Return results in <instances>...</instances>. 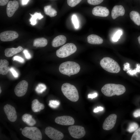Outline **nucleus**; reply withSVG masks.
<instances>
[{
  "mask_svg": "<svg viewBox=\"0 0 140 140\" xmlns=\"http://www.w3.org/2000/svg\"><path fill=\"white\" fill-rule=\"evenodd\" d=\"M125 91V88L123 85L114 83L106 84L101 89L102 93L108 97H111L115 95H120L124 93Z\"/></svg>",
  "mask_w": 140,
  "mask_h": 140,
  "instance_id": "f257e3e1",
  "label": "nucleus"
},
{
  "mask_svg": "<svg viewBox=\"0 0 140 140\" xmlns=\"http://www.w3.org/2000/svg\"><path fill=\"white\" fill-rule=\"evenodd\" d=\"M80 67L77 63L73 61H68L61 64L59 70L62 74L70 76L78 73L80 70Z\"/></svg>",
  "mask_w": 140,
  "mask_h": 140,
  "instance_id": "f03ea898",
  "label": "nucleus"
},
{
  "mask_svg": "<svg viewBox=\"0 0 140 140\" xmlns=\"http://www.w3.org/2000/svg\"><path fill=\"white\" fill-rule=\"evenodd\" d=\"M61 90L65 96L71 101L75 102L79 100L78 91L74 85L68 83H65L62 85Z\"/></svg>",
  "mask_w": 140,
  "mask_h": 140,
  "instance_id": "7ed1b4c3",
  "label": "nucleus"
},
{
  "mask_svg": "<svg viewBox=\"0 0 140 140\" xmlns=\"http://www.w3.org/2000/svg\"><path fill=\"white\" fill-rule=\"evenodd\" d=\"M100 64L104 70L111 73H117L120 71V67L118 64L109 57L103 58L100 61Z\"/></svg>",
  "mask_w": 140,
  "mask_h": 140,
  "instance_id": "20e7f679",
  "label": "nucleus"
},
{
  "mask_svg": "<svg viewBox=\"0 0 140 140\" xmlns=\"http://www.w3.org/2000/svg\"><path fill=\"white\" fill-rule=\"evenodd\" d=\"M22 134L24 136L32 140H41L42 136L39 129L36 127H26Z\"/></svg>",
  "mask_w": 140,
  "mask_h": 140,
  "instance_id": "39448f33",
  "label": "nucleus"
},
{
  "mask_svg": "<svg viewBox=\"0 0 140 140\" xmlns=\"http://www.w3.org/2000/svg\"><path fill=\"white\" fill-rule=\"evenodd\" d=\"M76 50V47L75 44L72 43H68L57 50L56 54L59 58H66L74 53Z\"/></svg>",
  "mask_w": 140,
  "mask_h": 140,
  "instance_id": "423d86ee",
  "label": "nucleus"
},
{
  "mask_svg": "<svg viewBox=\"0 0 140 140\" xmlns=\"http://www.w3.org/2000/svg\"><path fill=\"white\" fill-rule=\"evenodd\" d=\"M68 130L71 136L75 138H81L86 134L84 128L81 126H71L68 128Z\"/></svg>",
  "mask_w": 140,
  "mask_h": 140,
  "instance_id": "0eeeda50",
  "label": "nucleus"
},
{
  "mask_svg": "<svg viewBox=\"0 0 140 140\" xmlns=\"http://www.w3.org/2000/svg\"><path fill=\"white\" fill-rule=\"evenodd\" d=\"M45 132L48 137L53 140H60L64 137L61 132L50 127L46 128Z\"/></svg>",
  "mask_w": 140,
  "mask_h": 140,
  "instance_id": "6e6552de",
  "label": "nucleus"
},
{
  "mask_svg": "<svg viewBox=\"0 0 140 140\" xmlns=\"http://www.w3.org/2000/svg\"><path fill=\"white\" fill-rule=\"evenodd\" d=\"M28 83L25 80H23L18 83L15 86L14 91L16 95L21 97L26 93L27 89Z\"/></svg>",
  "mask_w": 140,
  "mask_h": 140,
  "instance_id": "1a4fd4ad",
  "label": "nucleus"
},
{
  "mask_svg": "<svg viewBox=\"0 0 140 140\" xmlns=\"http://www.w3.org/2000/svg\"><path fill=\"white\" fill-rule=\"evenodd\" d=\"M4 110L9 121L13 122L16 121L17 115L15 109L13 107L9 104H6L4 107Z\"/></svg>",
  "mask_w": 140,
  "mask_h": 140,
  "instance_id": "9d476101",
  "label": "nucleus"
},
{
  "mask_svg": "<svg viewBox=\"0 0 140 140\" xmlns=\"http://www.w3.org/2000/svg\"><path fill=\"white\" fill-rule=\"evenodd\" d=\"M18 33L13 31H6L0 34V40L3 41H10L17 38L18 37Z\"/></svg>",
  "mask_w": 140,
  "mask_h": 140,
  "instance_id": "9b49d317",
  "label": "nucleus"
},
{
  "mask_svg": "<svg viewBox=\"0 0 140 140\" xmlns=\"http://www.w3.org/2000/svg\"><path fill=\"white\" fill-rule=\"evenodd\" d=\"M117 118L116 115L112 114L109 115L105 120L102 126L103 129L108 130L112 129L114 126Z\"/></svg>",
  "mask_w": 140,
  "mask_h": 140,
  "instance_id": "f8f14e48",
  "label": "nucleus"
},
{
  "mask_svg": "<svg viewBox=\"0 0 140 140\" xmlns=\"http://www.w3.org/2000/svg\"><path fill=\"white\" fill-rule=\"evenodd\" d=\"M55 122L62 125H73L74 123V121L72 117L67 116H58L55 120Z\"/></svg>",
  "mask_w": 140,
  "mask_h": 140,
  "instance_id": "ddd939ff",
  "label": "nucleus"
},
{
  "mask_svg": "<svg viewBox=\"0 0 140 140\" xmlns=\"http://www.w3.org/2000/svg\"><path fill=\"white\" fill-rule=\"evenodd\" d=\"M93 14L96 16L106 17L109 15V10L106 7L97 6L94 7L92 10Z\"/></svg>",
  "mask_w": 140,
  "mask_h": 140,
  "instance_id": "4468645a",
  "label": "nucleus"
},
{
  "mask_svg": "<svg viewBox=\"0 0 140 140\" xmlns=\"http://www.w3.org/2000/svg\"><path fill=\"white\" fill-rule=\"evenodd\" d=\"M19 7L18 2L14 0L10 1L8 2L7 6L6 12L7 16L9 17H12Z\"/></svg>",
  "mask_w": 140,
  "mask_h": 140,
  "instance_id": "2eb2a0df",
  "label": "nucleus"
},
{
  "mask_svg": "<svg viewBox=\"0 0 140 140\" xmlns=\"http://www.w3.org/2000/svg\"><path fill=\"white\" fill-rule=\"evenodd\" d=\"M125 12L124 9L122 5H115L114 7L111 11L112 17L115 19L119 16H123Z\"/></svg>",
  "mask_w": 140,
  "mask_h": 140,
  "instance_id": "dca6fc26",
  "label": "nucleus"
},
{
  "mask_svg": "<svg viewBox=\"0 0 140 140\" xmlns=\"http://www.w3.org/2000/svg\"><path fill=\"white\" fill-rule=\"evenodd\" d=\"M66 41V37L62 35H59L55 37L52 42V45L56 47L64 44Z\"/></svg>",
  "mask_w": 140,
  "mask_h": 140,
  "instance_id": "f3484780",
  "label": "nucleus"
},
{
  "mask_svg": "<svg viewBox=\"0 0 140 140\" xmlns=\"http://www.w3.org/2000/svg\"><path fill=\"white\" fill-rule=\"evenodd\" d=\"M87 39L88 42L91 44H101L103 42V39L96 34H91L88 36Z\"/></svg>",
  "mask_w": 140,
  "mask_h": 140,
  "instance_id": "a211bd4d",
  "label": "nucleus"
},
{
  "mask_svg": "<svg viewBox=\"0 0 140 140\" xmlns=\"http://www.w3.org/2000/svg\"><path fill=\"white\" fill-rule=\"evenodd\" d=\"M8 61L5 59L0 60V74L4 75H6L10 71Z\"/></svg>",
  "mask_w": 140,
  "mask_h": 140,
  "instance_id": "6ab92c4d",
  "label": "nucleus"
},
{
  "mask_svg": "<svg viewBox=\"0 0 140 140\" xmlns=\"http://www.w3.org/2000/svg\"><path fill=\"white\" fill-rule=\"evenodd\" d=\"M23 49V48L20 46L16 48L13 47L7 48L4 50L5 55L7 57H11L21 52Z\"/></svg>",
  "mask_w": 140,
  "mask_h": 140,
  "instance_id": "aec40b11",
  "label": "nucleus"
},
{
  "mask_svg": "<svg viewBox=\"0 0 140 140\" xmlns=\"http://www.w3.org/2000/svg\"><path fill=\"white\" fill-rule=\"evenodd\" d=\"M32 103V109L34 112L40 111L41 110L45 108L44 105L40 103L37 99L34 100Z\"/></svg>",
  "mask_w": 140,
  "mask_h": 140,
  "instance_id": "412c9836",
  "label": "nucleus"
},
{
  "mask_svg": "<svg viewBox=\"0 0 140 140\" xmlns=\"http://www.w3.org/2000/svg\"><path fill=\"white\" fill-rule=\"evenodd\" d=\"M22 121L27 125L30 126H32L36 123L35 120L32 117V116L29 114H25L22 117Z\"/></svg>",
  "mask_w": 140,
  "mask_h": 140,
  "instance_id": "4be33fe9",
  "label": "nucleus"
},
{
  "mask_svg": "<svg viewBox=\"0 0 140 140\" xmlns=\"http://www.w3.org/2000/svg\"><path fill=\"white\" fill-rule=\"evenodd\" d=\"M47 41L44 38H40L35 39L33 41V46L36 47H42L47 44Z\"/></svg>",
  "mask_w": 140,
  "mask_h": 140,
  "instance_id": "5701e85b",
  "label": "nucleus"
},
{
  "mask_svg": "<svg viewBox=\"0 0 140 140\" xmlns=\"http://www.w3.org/2000/svg\"><path fill=\"white\" fill-rule=\"evenodd\" d=\"M130 16L131 19L136 24L140 25V15L138 12L132 11L130 13Z\"/></svg>",
  "mask_w": 140,
  "mask_h": 140,
  "instance_id": "b1692460",
  "label": "nucleus"
},
{
  "mask_svg": "<svg viewBox=\"0 0 140 140\" xmlns=\"http://www.w3.org/2000/svg\"><path fill=\"white\" fill-rule=\"evenodd\" d=\"M44 10L45 13L51 17H54L57 15V11L52 8L50 5L45 6L44 8Z\"/></svg>",
  "mask_w": 140,
  "mask_h": 140,
  "instance_id": "393cba45",
  "label": "nucleus"
},
{
  "mask_svg": "<svg viewBox=\"0 0 140 140\" xmlns=\"http://www.w3.org/2000/svg\"><path fill=\"white\" fill-rule=\"evenodd\" d=\"M31 16L30 20L31 23L30 24L33 25H36L37 23V19L40 20L44 17L43 15H42L40 12H36L33 15L30 13Z\"/></svg>",
  "mask_w": 140,
  "mask_h": 140,
  "instance_id": "a878e982",
  "label": "nucleus"
},
{
  "mask_svg": "<svg viewBox=\"0 0 140 140\" xmlns=\"http://www.w3.org/2000/svg\"><path fill=\"white\" fill-rule=\"evenodd\" d=\"M138 127V124L136 123L133 122L129 124L127 129V131L131 133L136 130Z\"/></svg>",
  "mask_w": 140,
  "mask_h": 140,
  "instance_id": "bb28decb",
  "label": "nucleus"
},
{
  "mask_svg": "<svg viewBox=\"0 0 140 140\" xmlns=\"http://www.w3.org/2000/svg\"><path fill=\"white\" fill-rule=\"evenodd\" d=\"M46 89L45 85L43 84L40 83L36 87V91L39 93H41L45 91Z\"/></svg>",
  "mask_w": 140,
  "mask_h": 140,
  "instance_id": "cd10ccee",
  "label": "nucleus"
},
{
  "mask_svg": "<svg viewBox=\"0 0 140 140\" xmlns=\"http://www.w3.org/2000/svg\"><path fill=\"white\" fill-rule=\"evenodd\" d=\"M131 140H140V128L136 130L132 135Z\"/></svg>",
  "mask_w": 140,
  "mask_h": 140,
  "instance_id": "c85d7f7f",
  "label": "nucleus"
},
{
  "mask_svg": "<svg viewBox=\"0 0 140 140\" xmlns=\"http://www.w3.org/2000/svg\"><path fill=\"white\" fill-rule=\"evenodd\" d=\"M60 104V102L58 100H51L49 101V105L52 108H55L59 106Z\"/></svg>",
  "mask_w": 140,
  "mask_h": 140,
  "instance_id": "c756f323",
  "label": "nucleus"
},
{
  "mask_svg": "<svg viewBox=\"0 0 140 140\" xmlns=\"http://www.w3.org/2000/svg\"><path fill=\"white\" fill-rule=\"evenodd\" d=\"M122 34V31L119 30L117 31L113 36L112 38L114 42L117 41Z\"/></svg>",
  "mask_w": 140,
  "mask_h": 140,
  "instance_id": "7c9ffc66",
  "label": "nucleus"
},
{
  "mask_svg": "<svg viewBox=\"0 0 140 140\" xmlns=\"http://www.w3.org/2000/svg\"><path fill=\"white\" fill-rule=\"evenodd\" d=\"M82 0H67L68 5L70 7H73L79 4Z\"/></svg>",
  "mask_w": 140,
  "mask_h": 140,
  "instance_id": "2f4dec72",
  "label": "nucleus"
},
{
  "mask_svg": "<svg viewBox=\"0 0 140 140\" xmlns=\"http://www.w3.org/2000/svg\"><path fill=\"white\" fill-rule=\"evenodd\" d=\"M72 23L76 29H78L79 27V23L76 16L75 15H72Z\"/></svg>",
  "mask_w": 140,
  "mask_h": 140,
  "instance_id": "473e14b6",
  "label": "nucleus"
},
{
  "mask_svg": "<svg viewBox=\"0 0 140 140\" xmlns=\"http://www.w3.org/2000/svg\"><path fill=\"white\" fill-rule=\"evenodd\" d=\"M136 68L133 70H130L127 71V73H129L131 75H133L136 73L137 72H140V65L139 64L137 65Z\"/></svg>",
  "mask_w": 140,
  "mask_h": 140,
  "instance_id": "72a5a7b5",
  "label": "nucleus"
},
{
  "mask_svg": "<svg viewBox=\"0 0 140 140\" xmlns=\"http://www.w3.org/2000/svg\"><path fill=\"white\" fill-rule=\"evenodd\" d=\"M103 0H87L88 3L90 4L96 5L101 3Z\"/></svg>",
  "mask_w": 140,
  "mask_h": 140,
  "instance_id": "f704fd0d",
  "label": "nucleus"
},
{
  "mask_svg": "<svg viewBox=\"0 0 140 140\" xmlns=\"http://www.w3.org/2000/svg\"><path fill=\"white\" fill-rule=\"evenodd\" d=\"M23 52L25 55V58L26 59H29L31 58V56L27 50L25 49L24 50Z\"/></svg>",
  "mask_w": 140,
  "mask_h": 140,
  "instance_id": "c9c22d12",
  "label": "nucleus"
},
{
  "mask_svg": "<svg viewBox=\"0 0 140 140\" xmlns=\"http://www.w3.org/2000/svg\"><path fill=\"white\" fill-rule=\"evenodd\" d=\"M13 61L16 60L21 63H24V59L22 57L18 56H15L13 58Z\"/></svg>",
  "mask_w": 140,
  "mask_h": 140,
  "instance_id": "e433bc0d",
  "label": "nucleus"
},
{
  "mask_svg": "<svg viewBox=\"0 0 140 140\" xmlns=\"http://www.w3.org/2000/svg\"><path fill=\"white\" fill-rule=\"evenodd\" d=\"M10 71L14 77L17 78L18 77V74L13 68L11 67Z\"/></svg>",
  "mask_w": 140,
  "mask_h": 140,
  "instance_id": "4c0bfd02",
  "label": "nucleus"
},
{
  "mask_svg": "<svg viewBox=\"0 0 140 140\" xmlns=\"http://www.w3.org/2000/svg\"><path fill=\"white\" fill-rule=\"evenodd\" d=\"M133 115L136 118L140 116V109L135 110L133 113Z\"/></svg>",
  "mask_w": 140,
  "mask_h": 140,
  "instance_id": "58836bf2",
  "label": "nucleus"
},
{
  "mask_svg": "<svg viewBox=\"0 0 140 140\" xmlns=\"http://www.w3.org/2000/svg\"><path fill=\"white\" fill-rule=\"evenodd\" d=\"M104 109L103 107L100 106L98 107L97 108H95L93 110V112L95 113L98 112L99 111H101Z\"/></svg>",
  "mask_w": 140,
  "mask_h": 140,
  "instance_id": "ea45409f",
  "label": "nucleus"
},
{
  "mask_svg": "<svg viewBox=\"0 0 140 140\" xmlns=\"http://www.w3.org/2000/svg\"><path fill=\"white\" fill-rule=\"evenodd\" d=\"M9 0H0V5L3 6L6 5L8 2Z\"/></svg>",
  "mask_w": 140,
  "mask_h": 140,
  "instance_id": "a19ab883",
  "label": "nucleus"
},
{
  "mask_svg": "<svg viewBox=\"0 0 140 140\" xmlns=\"http://www.w3.org/2000/svg\"><path fill=\"white\" fill-rule=\"evenodd\" d=\"M97 96V94L95 93L92 94H89L88 95V98H90L92 99L93 98L96 97Z\"/></svg>",
  "mask_w": 140,
  "mask_h": 140,
  "instance_id": "79ce46f5",
  "label": "nucleus"
},
{
  "mask_svg": "<svg viewBox=\"0 0 140 140\" xmlns=\"http://www.w3.org/2000/svg\"><path fill=\"white\" fill-rule=\"evenodd\" d=\"M124 70H125V69H128L129 67V64L128 63H127L124 65Z\"/></svg>",
  "mask_w": 140,
  "mask_h": 140,
  "instance_id": "37998d69",
  "label": "nucleus"
},
{
  "mask_svg": "<svg viewBox=\"0 0 140 140\" xmlns=\"http://www.w3.org/2000/svg\"><path fill=\"white\" fill-rule=\"evenodd\" d=\"M29 0H22V4L23 5L26 4L28 3Z\"/></svg>",
  "mask_w": 140,
  "mask_h": 140,
  "instance_id": "c03bdc74",
  "label": "nucleus"
},
{
  "mask_svg": "<svg viewBox=\"0 0 140 140\" xmlns=\"http://www.w3.org/2000/svg\"><path fill=\"white\" fill-rule=\"evenodd\" d=\"M138 39L139 44H140V36L138 37Z\"/></svg>",
  "mask_w": 140,
  "mask_h": 140,
  "instance_id": "a18cd8bd",
  "label": "nucleus"
},
{
  "mask_svg": "<svg viewBox=\"0 0 140 140\" xmlns=\"http://www.w3.org/2000/svg\"><path fill=\"white\" fill-rule=\"evenodd\" d=\"M1 87H0V93L1 94Z\"/></svg>",
  "mask_w": 140,
  "mask_h": 140,
  "instance_id": "49530a36",
  "label": "nucleus"
},
{
  "mask_svg": "<svg viewBox=\"0 0 140 140\" xmlns=\"http://www.w3.org/2000/svg\"><path fill=\"white\" fill-rule=\"evenodd\" d=\"M20 130H21V131H22V130H23V129H22V128H20Z\"/></svg>",
  "mask_w": 140,
  "mask_h": 140,
  "instance_id": "de8ad7c7",
  "label": "nucleus"
}]
</instances>
